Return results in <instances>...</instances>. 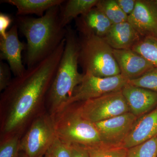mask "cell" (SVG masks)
I'll return each mask as SVG.
<instances>
[{
	"label": "cell",
	"instance_id": "9c48e42d",
	"mask_svg": "<svg viewBox=\"0 0 157 157\" xmlns=\"http://www.w3.org/2000/svg\"><path fill=\"white\" fill-rule=\"evenodd\" d=\"M137 118L128 112L94 124L102 143L109 146H122Z\"/></svg>",
	"mask_w": 157,
	"mask_h": 157
},
{
	"label": "cell",
	"instance_id": "ba28073f",
	"mask_svg": "<svg viewBox=\"0 0 157 157\" xmlns=\"http://www.w3.org/2000/svg\"><path fill=\"white\" fill-rule=\"evenodd\" d=\"M83 74L81 83L76 88L73 95L65 103L60 111L74 103L83 102L121 90L128 84L129 80L121 74L106 78Z\"/></svg>",
	"mask_w": 157,
	"mask_h": 157
},
{
	"label": "cell",
	"instance_id": "8992f818",
	"mask_svg": "<svg viewBox=\"0 0 157 157\" xmlns=\"http://www.w3.org/2000/svg\"><path fill=\"white\" fill-rule=\"evenodd\" d=\"M56 137L54 116H40L21 140L20 151L29 157L43 156Z\"/></svg>",
	"mask_w": 157,
	"mask_h": 157
},
{
	"label": "cell",
	"instance_id": "5b68a950",
	"mask_svg": "<svg viewBox=\"0 0 157 157\" xmlns=\"http://www.w3.org/2000/svg\"><path fill=\"white\" fill-rule=\"evenodd\" d=\"M53 116L57 137L65 142L84 147L102 143L94 124L82 117L76 108L67 107Z\"/></svg>",
	"mask_w": 157,
	"mask_h": 157
},
{
	"label": "cell",
	"instance_id": "e0dca14e",
	"mask_svg": "<svg viewBox=\"0 0 157 157\" xmlns=\"http://www.w3.org/2000/svg\"><path fill=\"white\" fill-rule=\"evenodd\" d=\"M64 0H2V3L15 6L17 9V16L36 14L43 16L45 12L52 7L61 6Z\"/></svg>",
	"mask_w": 157,
	"mask_h": 157
},
{
	"label": "cell",
	"instance_id": "f546056e",
	"mask_svg": "<svg viewBox=\"0 0 157 157\" xmlns=\"http://www.w3.org/2000/svg\"><path fill=\"white\" fill-rule=\"evenodd\" d=\"M18 157H29L27 155L25 154L24 153L22 152H20L19 153V155H18ZM39 157H43V156H41Z\"/></svg>",
	"mask_w": 157,
	"mask_h": 157
},
{
	"label": "cell",
	"instance_id": "ac0fdd59",
	"mask_svg": "<svg viewBox=\"0 0 157 157\" xmlns=\"http://www.w3.org/2000/svg\"><path fill=\"white\" fill-rule=\"evenodd\" d=\"M99 0H69L60 6V17L63 27L66 28L73 20L86 14L95 7Z\"/></svg>",
	"mask_w": 157,
	"mask_h": 157
},
{
	"label": "cell",
	"instance_id": "30bf717a",
	"mask_svg": "<svg viewBox=\"0 0 157 157\" xmlns=\"http://www.w3.org/2000/svg\"><path fill=\"white\" fill-rule=\"evenodd\" d=\"M128 21L142 38L157 37L156 0H137L135 10L128 16Z\"/></svg>",
	"mask_w": 157,
	"mask_h": 157
},
{
	"label": "cell",
	"instance_id": "4316f807",
	"mask_svg": "<svg viewBox=\"0 0 157 157\" xmlns=\"http://www.w3.org/2000/svg\"><path fill=\"white\" fill-rule=\"evenodd\" d=\"M13 19L10 15L1 12L0 13V37L5 38L7 30L10 26Z\"/></svg>",
	"mask_w": 157,
	"mask_h": 157
},
{
	"label": "cell",
	"instance_id": "cb8c5ba5",
	"mask_svg": "<svg viewBox=\"0 0 157 157\" xmlns=\"http://www.w3.org/2000/svg\"><path fill=\"white\" fill-rule=\"evenodd\" d=\"M71 144L56 137L43 157H71Z\"/></svg>",
	"mask_w": 157,
	"mask_h": 157
},
{
	"label": "cell",
	"instance_id": "2e32d148",
	"mask_svg": "<svg viewBox=\"0 0 157 157\" xmlns=\"http://www.w3.org/2000/svg\"><path fill=\"white\" fill-rule=\"evenodd\" d=\"M114 49H131L142 38L128 21L113 24L104 37Z\"/></svg>",
	"mask_w": 157,
	"mask_h": 157
},
{
	"label": "cell",
	"instance_id": "52a82bcc",
	"mask_svg": "<svg viewBox=\"0 0 157 157\" xmlns=\"http://www.w3.org/2000/svg\"><path fill=\"white\" fill-rule=\"evenodd\" d=\"M76 109L82 117L93 123L130 112L121 90L83 101Z\"/></svg>",
	"mask_w": 157,
	"mask_h": 157
},
{
	"label": "cell",
	"instance_id": "6da1fadb",
	"mask_svg": "<svg viewBox=\"0 0 157 157\" xmlns=\"http://www.w3.org/2000/svg\"><path fill=\"white\" fill-rule=\"evenodd\" d=\"M66 39L49 56L27 68L4 91L2 101L9 108L3 132L10 134L22 127L47 96L64 50Z\"/></svg>",
	"mask_w": 157,
	"mask_h": 157
},
{
	"label": "cell",
	"instance_id": "ffe728a7",
	"mask_svg": "<svg viewBox=\"0 0 157 157\" xmlns=\"http://www.w3.org/2000/svg\"><path fill=\"white\" fill-rule=\"evenodd\" d=\"M131 49L140 54L157 68V37L142 38Z\"/></svg>",
	"mask_w": 157,
	"mask_h": 157
},
{
	"label": "cell",
	"instance_id": "d4e9b609",
	"mask_svg": "<svg viewBox=\"0 0 157 157\" xmlns=\"http://www.w3.org/2000/svg\"><path fill=\"white\" fill-rule=\"evenodd\" d=\"M20 140L18 135H15L3 141L0 146V157H18Z\"/></svg>",
	"mask_w": 157,
	"mask_h": 157
},
{
	"label": "cell",
	"instance_id": "d6986e66",
	"mask_svg": "<svg viewBox=\"0 0 157 157\" xmlns=\"http://www.w3.org/2000/svg\"><path fill=\"white\" fill-rule=\"evenodd\" d=\"M95 7L113 25L128 21V15L122 11L116 0H99Z\"/></svg>",
	"mask_w": 157,
	"mask_h": 157
},
{
	"label": "cell",
	"instance_id": "83f0119b",
	"mask_svg": "<svg viewBox=\"0 0 157 157\" xmlns=\"http://www.w3.org/2000/svg\"><path fill=\"white\" fill-rule=\"evenodd\" d=\"M116 1L122 11L128 16L135 10L137 0H116Z\"/></svg>",
	"mask_w": 157,
	"mask_h": 157
},
{
	"label": "cell",
	"instance_id": "484cf974",
	"mask_svg": "<svg viewBox=\"0 0 157 157\" xmlns=\"http://www.w3.org/2000/svg\"><path fill=\"white\" fill-rule=\"evenodd\" d=\"M11 68L8 64L0 62V91H4L11 84Z\"/></svg>",
	"mask_w": 157,
	"mask_h": 157
},
{
	"label": "cell",
	"instance_id": "4dcf8cb0",
	"mask_svg": "<svg viewBox=\"0 0 157 157\" xmlns=\"http://www.w3.org/2000/svg\"><path fill=\"white\" fill-rule=\"evenodd\" d=\"M156 2L157 4V0H156Z\"/></svg>",
	"mask_w": 157,
	"mask_h": 157
},
{
	"label": "cell",
	"instance_id": "44dd1931",
	"mask_svg": "<svg viewBox=\"0 0 157 157\" xmlns=\"http://www.w3.org/2000/svg\"><path fill=\"white\" fill-rule=\"evenodd\" d=\"M90 157H127L128 149L122 146H109L101 143L85 147Z\"/></svg>",
	"mask_w": 157,
	"mask_h": 157
},
{
	"label": "cell",
	"instance_id": "5bb4252c",
	"mask_svg": "<svg viewBox=\"0 0 157 157\" xmlns=\"http://www.w3.org/2000/svg\"><path fill=\"white\" fill-rule=\"evenodd\" d=\"M157 137V107L137 118L122 147L128 149Z\"/></svg>",
	"mask_w": 157,
	"mask_h": 157
},
{
	"label": "cell",
	"instance_id": "603a6c76",
	"mask_svg": "<svg viewBox=\"0 0 157 157\" xmlns=\"http://www.w3.org/2000/svg\"><path fill=\"white\" fill-rule=\"evenodd\" d=\"M128 83L157 93V68H155L139 78L128 80Z\"/></svg>",
	"mask_w": 157,
	"mask_h": 157
},
{
	"label": "cell",
	"instance_id": "7c38bea8",
	"mask_svg": "<svg viewBox=\"0 0 157 157\" xmlns=\"http://www.w3.org/2000/svg\"><path fill=\"white\" fill-rule=\"evenodd\" d=\"M121 74L129 80L140 77L154 69L145 58L132 49H113Z\"/></svg>",
	"mask_w": 157,
	"mask_h": 157
},
{
	"label": "cell",
	"instance_id": "3957f363",
	"mask_svg": "<svg viewBox=\"0 0 157 157\" xmlns=\"http://www.w3.org/2000/svg\"><path fill=\"white\" fill-rule=\"evenodd\" d=\"M66 44L58 67L47 97L54 115L61 110L74 90L81 83L84 74L78 73L79 46L75 31L66 27Z\"/></svg>",
	"mask_w": 157,
	"mask_h": 157
},
{
	"label": "cell",
	"instance_id": "7402d4cb",
	"mask_svg": "<svg viewBox=\"0 0 157 157\" xmlns=\"http://www.w3.org/2000/svg\"><path fill=\"white\" fill-rule=\"evenodd\" d=\"M127 157H157V137L128 149Z\"/></svg>",
	"mask_w": 157,
	"mask_h": 157
},
{
	"label": "cell",
	"instance_id": "277c9868",
	"mask_svg": "<svg viewBox=\"0 0 157 157\" xmlns=\"http://www.w3.org/2000/svg\"><path fill=\"white\" fill-rule=\"evenodd\" d=\"M78 63L84 74L106 78L121 74L113 53V48L104 38L90 35L78 39Z\"/></svg>",
	"mask_w": 157,
	"mask_h": 157
},
{
	"label": "cell",
	"instance_id": "4fadbf2b",
	"mask_svg": "<svg viewBox=\"0 0 157 157\" xmlns=\"http://www.w3.org/2000/svg\"><path fill=\"white\" fill-rule=\"evenodd\" d=\"M121 91L128 105L130 112L137 117L157 107V93L128 83Z\"/></svg>",
	"mask_w": 157,
	"mask_h": 157
},
{
	"label": "cell",
	"instance_id": "8fae6325",
	"mask_svg": "<svg viewBox=\"0 0 157 157\" xmlns=\"http://www.w3.org/2000/svg\"><path fill=\"white\" fill-rule=\"evenodd\" d=\"M16 23L7 31L5 38L0 37V59L6 60L15 77L23 75L26 69L22 63L21 53L26 44L20 41Z\"/></svg>",
	"mask_w": 157,
	"mask_h": 157
},
{
	"label": "cell",
	"instance_id": "9a60e30c",
	"mask_svg": "<svg viewBox=\"0 0 157 157\" xmlns=\"http://www.w3.org/2000/svg\"><path fill=\"white\" fill-rule=\"evenodd\" d=\"M75 21L76 29L80 35H94L102 38L105 36L113 25L96 7L77 17Z\"/></svg>",
	"mask_w": 157,
	"mask_h": 157
},
{
	"label": "cell",
	"instance_id": "f1b7e54d",
	"mask_svg": "<svg viewBox=\"0 0 157 157\" xmlns=\"http://www.w3.org/2000/svg\"><path fill=\"white\" fill-rule=\"evenodd\" d=\"M71 157H90L84 146L76 144H71Z\"/></svg>",
	"mask_w": 157,
	"mask_h": 157
},
{
	"label": "cell",
	"instance_id": "7a4b0ae2",
	"mask_svg": "<svg viewBox=\"0 0 157 157\" xmlns=\"http://www.w3.org/2000/svg\"><path fill=\"white\" fill-rule=\"evenodd\" d=\"M60 6L51 8L41 17L17 16L16 24L27 41L25 58L27 68L49 56L65 39L67 29L61 23Z\"/></svg>",
	"mask_w": 157,
	"mask_h": 157
}]
</instances>
